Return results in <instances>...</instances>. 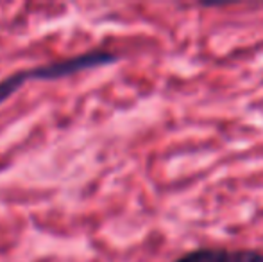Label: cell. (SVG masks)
I'll return each instance as SVG.
<instances>
[{"mask_svg": "<svg viewBox=\"0 0 263 262\" xmlns=\"http://www.w3.org/2000/svg\"><path fill=\"white\" fill-rule=\"evenodd\" d=\"M117 60H118L117 54L107 53V50H90V53L79 54V56L66 58V60H63V61H54V63L34 66V68L20 70V72L13 74V76L0 81V104H2L9 95H13L25 81L61 79V77L72 76V74L83 72V70L95 68V66L111 65Z\"/></svg>", "mask_w": 263, "mask_h": 262, "instance_id": "6da1fadb", "label": "cell"}, {"mask_svg": "<svg viewBox=\"0 0 263 262\" xmlns=\"http://www.w3.org/2000/svg\"><path fill=\"white\" fill-rule=\"evenodd\" d=\"M174 262H263V252L236 248H197Z\"/></svg>", "mask_w": 263, "mask_h": 262, "instance_id": "7a4b0ae2", "label": "cell"}]
</instances>
